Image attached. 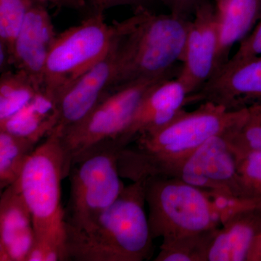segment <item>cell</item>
Returning a JSON list of instances; mask_svg holds the SVG:
<instances>
[{
    "mask_svg": "<svg viewBox=\"0 0 261 261\" xmlns=\"http://www.w3.org/2000/svg\"><path fill=\"white\" fill-rule=\"evenodd\" d=\"M244 109L230 111L214 103H201L183 111L166 126L137 137L122 149L118 169L132 181L152 176L172 177L178 168L211 137L233 126Z\"/></svg>",
    "mask_w": 261,
    "mask_h": 261,
    "instance_id": "6da1fadb",
    "label": "cell"
},
{
    "mask_svg": "<svg viewBox=\"0 0 261 261\" xmlns=\"http://www.w3.org/2000/svg\"><path fill=\"white\" fill-rule=\"evenodd\" d=\"M145 179L125 187L114 203L83 228L65 227L68 260L144 261L153 255Z\"/></svg>",
    "mask_w": 261,
    "mask_h": 261,
    "instance_id": "7a4b0ae2",
    "label": "cell"
},
{
    "mask_svg": "<svg viewBox=\"0 0 261 261\" xmlns=\"http://www.w3.org/2000/svg\"><path fill=\"white\" fill-rule=\"evenodd\" d=\"M190 23L189 18L158 15L147 8L136 10L123 20V54L113 91L137 81L177 77Z\"/></svg>",
    "mask_w": 261,
    "mask_h": 261,
    "instance_id": "3957f363",
    "label": "cell"
},
{
    "mask_svg": "<svg viewBox=\"0 0 261 261\" xmlns=\"http://www.w3.org/2000/svg\"><path fill=\"white\" fill-rule=\"evenodd\" d=\"M146 204L152 238L163 241L193 236L219 227L235 203L211 200L208 193L177 178L145 179Z\"/></svg>",
    "mask_w": 261,
    "mask_h": 261,
    "instance_id": "277c9868",
    "label": "cell"
},
{
    "mask_svg": "<svg viewBox=\"0 0 261 261\" xmlns=\"http://www.w3.org/2000/svg\"><path fill=\"white\" fill-rule=\"evenodd\" d=\"M63 178L64 153L56 127L34 149L15 183L32 213L36 240L58 247L68 256L61 203Z\"/></svg>",
    "mask_w": 261,
    "mask_h": 261,
    "instance_id": "5b68a950",
    "label": "cell"
},
{
    "mask_svg": "<svg viewBox=\"0 0 261 261\" xmlns=\"http://www.w3.org/2000/svg\"><path fill=\"white\" fill-rule=\"evenodd\" d=\"M123 149L118 141L102 142L89 149L70 167L69 200L65 209V227L83 228L118 199L124 189L118 169Z\"/></svg>",
    "mask_w": 261,
    "mask_h": 261,
    "instance_id": "8992f818",
    "label": "cell"
},
{
    "mask_svg": "<svg viewBox=\"0 0 261 261\" xmlns=\"http://www.w3.org/2000/svg\"><path fill=\"white\" fill-rule=\"evenodd\" d=\"M116 32V22L108 25L104 15H89L58 34L46 62L43 90L57 103L66 89L102 59Z\"/></svg>",
    "mask_w": 261,
    "mask_h": 261,
    "instance_id": "52a82bcc",
    "label": "cell"
},
{
    "mask_svg": "<svg viewBox=\"0 0 261 261\" xmlns=\"http://www.w3.org/2000/svg\"><path fill=\"white\" fill-rule=\"evenodd\" d=\"M164 76L132 82L116 89L101 101L82 121L59 130L64 153V175L72 164L94 147L116 140L128 126L142 99Z\"/></svg>",
    "mask_w": 261,
    "mask_h": 261,
    "instance_id": "ba28073f",
    "label": "cell"
},
{
    "mask_svg": "<svg viewBox=\"0 0 261 261\" xmlns=\"http://www.w3.org/2000/svg\"><path fill=\"white\" fill-rule=\"evenodd\" d=\"M226 130L205 141L184 161L172 177L197 187L214 198L252 204L244 199L238 153L230 143Z\"/></svg>",
    "mask_w": 261,
    "mask_h": 261,
    "instance_id": "9c48e42d",
    "label": "cell"
},
{
    "mask_svg": "<svg viewBox=\"0 0 261 261\" xmlns=\"http://www.w3.org/2000/svg\"><path fill=\"white\" fill-rule=\"evenodd\" d=\"M114 40L102 59L80 77L57 100L59 121L65 129L80 123L108 94L113 92L123 54V23L116 22Z\"/></svg>",
    "mask_w": 261,
    "mask_h": 261,
    "instance_id": "30bf717a",
    "label": "cell"
},
{
    "mask_svg": "<svg viewBox=\"0 0 261 261\" xmlns=\"http://www.w3.org/2000/svg\"><path fill=\"white\" fill-rule=\"evenodd\" d=\"M261 101V56L228 62L198 91L187 105L209 102L236 111Z\"/></svg>",
    "mask_w": 261,
    "mask_h": 261,
    "instance_id": "8fae6325",
    "label": "cell"
},
{
    "mask_svg": "<svg viewBox=\"0 0 261 261\" xmlns=\"http://www.w3.org/2000/svg\"><path fill=\"white\" fill-rule=\"evenodd\" d=\"M194 15L187 34L181 69L177 76L190 95L214 76L219 44L214 5L208 0H202Z\"/></svg>",
    "mask_w": 261,
    "mask_h": 261,
    "instance_id": "7c38bea8",
    "label": "cell"
},
{
    "mask_svg": "<svg viewBox=\"0 0 261 261\" xmlns=\"http://www.w3.org/2000/svg\"><path fill=\"white\" fill-rule=\"evenodd\" d=\"M48 0H34L15 38L13 66L43 89L48 56L57 36L47 10Z\"/></svg>",
    "mask_w": 261,
    "mask_h": 261,
    "instance_id": "4fadbf2b",
    "label": "cell"
},
{
    "mask_svg": "<svg viewBox=\"0 0 261 261\" xmlns=\"http://www.w3.org/2000/svg\"><path fill=\"white\" fill-rule=\"evenodd\" d=\"M190 94L177 77L161 81L142 99L132 121L116 140L123 149L140 136L166 126L187 106Z\"/></svg>",
    "mask_w": 261,
    "mask_h": 261,
    "instance_id": "5bb4252c",
    "label": "cell"
},
{
    "mask_svg": "<svg viewBox=\"0 0 261 261\" xmlns=\"http://www.w3.org/2000/svg\"><path fill=\"white\" fill-rule=\"evenodd\" d=\"M260 234V204L238 206L215 231L206 261H250Z\"/></svg>",
    "mask_w": 261,
    "mask_h": 261,
    "instance_id": "9a60e30c",
    "label": "cell"
},
{
    "mask_svg": "<svg viewBox=\"0 0 261 261\" xmlns=\"http://www.w3.org/2000/svg\"><path fill=\"white\" fill-rule=\"evenodd\" d=\"M32 213L13 184L0 197V261H25L35 241Z\"/></svg>",
    "mask_w": 261,
    "mask_h": 261,
    "instance_id": "2e32d148",
    "label": "cell"
},
{
    "mask_svg": "<svg viewBox=\"0 0 261 261\" xmlns=\"http://www.w3.org/2000/svg\"><path fill=\"white\" fill-rule=\"evenodd\" d=\"M214 1L219 34L215 75L229 61L233 46L246 38L260 20L261 0Z\"/></svg>",
    "mask_w": 261,
    "mask_h": 261,
    "instance_id": "e0dca14e",
    "label": "cell"
},
{
    "mask_svg": "<svg viewBox=\"0 0 261 261\" xmlns=\"http://www.w3.org/2000/svg\"><path fill=\"white\" fill-rule=\"evenodd\" d=\"M58 121L56 100L43 90L18 113L0 122V130L38 144L54 132Z\"/></svg>",
    "mask_w": 261,
    "mask_h": 261,
    "instance_id": "ac0fdd59",
    "label": "cell"
},
{
    "mask_svg": "<svg viewBox=\"0 0 261 261\" xmlns=\"http://www.w3.org/2000/svg\"><path fill=\"white\" fill-rule=\"evenodd\" d=\"M42 91V87L20 70L11 69L2 73L0 122L18 113Z\"/></svg>",
    "mask_w": 261,
    "mask_h": 261,
    "instance_id": "d6986e66",
    "label": "cell"
},
{
    "mask_svg": "<svg viewBox=\"0 0 261 261\" xmlns=\"http://www.w3.org/2000/svg\"><path fill=\"white\" fill-rule=\"evenodd\" d=\"M37 147L28 139L0 130V189L1 191L20 177L25 163Z\"/></svg>",
    "mask_w": 261,
    "mask_h": 261,
    "instance_id": "ffe728a7",
    "label": "cell"
},
{
    "mask_svg": "<svg viewBox=\"0 0 261 261\" xmlns=\"http://www.w3.org/2000/svg\"><path fill=\"white\" fill-rule=\"evenodd\" d=\"M226 135L238 152L261 151V101L245 108L240 119L226 130Z\"/></svg>",
    "mask_w": 261,
    "mask_h": 261,
    "instance_id": "44dd1931",
    "label": "cell"
},
{
    "mask_svg": "<svg viewBox=\"0 0 261 261\" xmlns=\"http://www.w3.org/2000/svg\"><path fill=\"white\" fill-rule=\"evenodd\" d=\"M217 228L193 236L163 241L154 260L206 261L209 245Z\"/></svg>",
    "mask_w": 261,
    "mask_h": 261,
    "instance_id": "7402d4cb",
    "label": "cell"
},
{
    "mask_svg": "<svg viewBox=\"0 0 261 261\" xmlns=\"http://www.w3.org/2000/svg\"><path fill=\"white\" fill-rule=\"evenodd\" d=\"M34 0H0V44L9 50L13 60V44Z\"/></svg>",
    "mask_w": 261,
    "mask_h": 261,
    "instance_id": "603a6c76",
    "label": "cell"
},
{
    "mask_svg": "<svg viewBox=\"0 0 261 261\" xmlns=\"http://www.w3.org/2000/svg\"><path fill=\"white\" fill-rule=\"evenodd\" d=\"M238 153V172L244 199L248 203L261 202V151Z\"/></svg>",
    "mask_w": 261,
    "mask_h": 261,
    "instance_id": "cb8c5ba5",
    "label": "cell"
},
{
    "mask_svg": "<svg viewBox=\"0 0 261 261\" xmlns=\"http://www.w3.org/2000/svg\"><path fill=\"white\" fill-rule=\"evenodd\" d=\"M261 56V19L251 32L240 43L237 53L228 62L235 63Z\"/></svg>",
    "mask_w": 261,
    "mask_h": 261,
    "instance_id": "d4e9b609",
    "label": "cell"
},
{
    "mask_svg": "<svg viewBox=\"0 0 261 261\" xmlns=\"http://www.w3.org/2000/svg\"><path fill=\"white\" fill-rule=\"evenodd\" d=\"M68 256L63 250L51 244L36 240L25 261H66Z\"/></svg>",
    "mask_w": 261,
    "mask_h": 261,
    "instance_id": "484cf974",
    "label": "cell"
},
{
    "mask_svg": "<svg viewBox=\"0 0 261 261\" xmlns=\"http://www.w3.org/2000/svg\"><path fill=\"white\" fill-rule=\"evenodd\" d=\"M149 0H87L86 8L89 15H104L105 11L118 5H130L135 9L146 8Z\"/></svg>",
    "mask_w": 261,
    "mask_h": 261,
    "instance_id": "4316f807",
    "label": "cell"
},
{
    "mask_svg": "<svg viewBox=\"0 0 261 261\" xmlns=\"http://www.w3.org/2000/svg\"><path fill=\"white\" fill-rule=\"evenodd\" d=\"M168 7L171 13L189 18V16L195 13L196 8L202 0H162Z\"/></svg>",
    "mask_w": 261,
    "mask_h": 261,
    "instance_id": "83f0119b",
    "label": "cell"
},
{
    "mask_svg": "<svg viewBox=\"0 0 261 261\" xmlns=\"http://www.w3.org/2000/svg\"><path fill=\"white\" fill-rule=\"evenodd\" d=\"M48 1L58 7H65V8L76 10L86 8L85 0H48Z\"/></svg>",
    "mask_w": 261,
    "mask_h": 261,
    "instance_id": "f1b7e54d",
    "label": "cell"
},
{
    "mask_svg": "<svg viewBox=\"0 0 261 261\" xmlns=\"http://www.w3.org/2000/svg\"><path fill=\"white\" fill-rule=\"evenodd\" d=\"M260 205L261 206V202ZM250 261H261V234L257 238L252 248Z\"/></svg>",
    "mask_w": 261,
    "mask_h": 261,
    "instance_id": "f546056e",
    "label": "cell"
}]
</instances>
